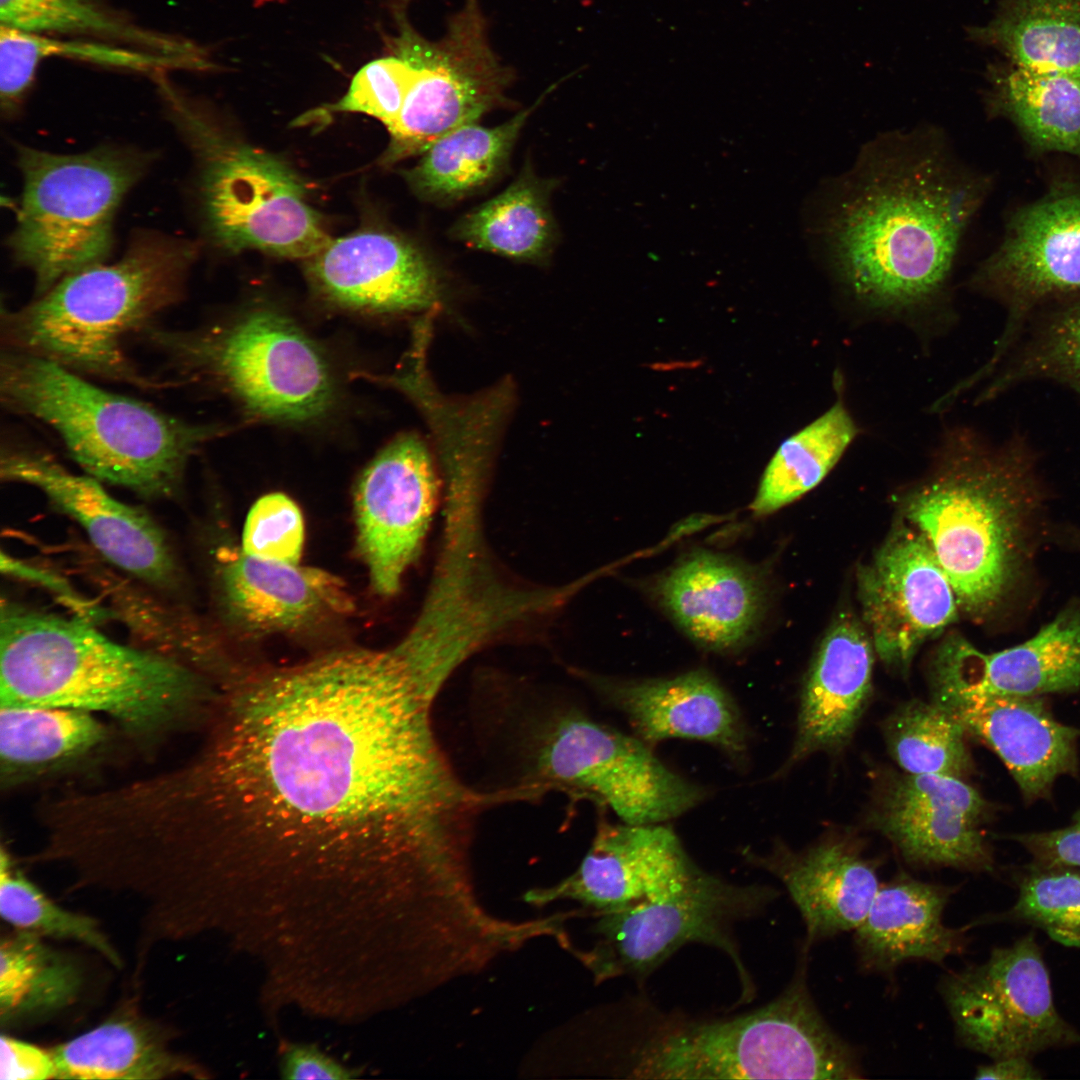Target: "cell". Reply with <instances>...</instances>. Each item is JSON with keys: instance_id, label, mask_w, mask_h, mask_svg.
<instances>
[{"instance_id": "5b68a950", "label": "cell", "mask_w": 1080, "mask_h": 1080, "mask_svg": "<svg viewBox=\"0 0 1080 1080\" xmlns=\"http://www.w3.org/2000/svg\"><path fill=\"white\" fill-rule=\"evenodd\" d=\"M196 255L191 241L139 233L115 263L66 275L30 304L3 312L2 344L83 376L159 388L136 368L124 341L182 298Z\"/></svg>"}, {"instance_id": "8992f818", "label": "cell", "mask_w": 1080, "mask_h": 1080, "mask_svg": "<svg viewBox=\"0 0 1080 1080\" xmlns=\"http://www.w3.org/2000/svg\"><path fill=\"white\" fill-rule=\"evenodd\" d=\"M0 397L8 410L52 429L86 474L151 500L175 497L190 458L222 432L7 349L0 359Z\"/></svg>"}, {"instance_id": "d4e9b609", "label": "cell", "mask_w": 1080, "mask_h": 1080, "mask_svg": "<svg viewBox=\"0 0 1080 1080\" xmlns=\"http://www.w3.org/2000/svg\"><path fill=\"white\" fill-rule=\"evenodd\" d=\"M784 886L805 925L803 945L847 931L864 920L881 885L876 864L856 842L842 837L793 851L777 845L766 855H747Z\"/></svg>"}, {"instance_id": "9c48e42d", "label": "cell", "mask_w": 1080, "mask_h": 1080, "mask_svg": "<svg viewBox=\"0 0 1080 1080\" xmlns=\"http://www.w3.org/2000/svg\"><path fill=\"white\" fill-rule=\"evenodd\" d=\"M517 785L558 790L611 809L623 823L657 824L700 804L706 791L663 764L650 746L572 707L528 715L514 731Z\"/></svg>"}, {"instance_id": "681fc988", "label": "cell", "mask_w": 1080, "mask_h": 1080, "mask_svg": "<svg viewBox=\"0 0 1080 1080\" xmlns=\"http://www.w3.org/2000/svg\"><path fill=\"white\" fill-rule=\"evenodd\" d=\"M1 569L9 575L38 583L48 590L53 591L57 598L61 599L67 606L73 608L74 611L85 620L90 621L93 618H99L101 615H104L100 614L101 609L95 608L90 602L78 595L63 577L48 569L15 559L6 555L4 552L1 554Z\"/></svg>"}, {"instance_id": "44dd1931", "label": "cell", "mask_w": 1080, "mask_h": 1080, "mask_svg": "<svg viewBox=\"0 0 1080 1080\" xmlns=\"http://www.w3.org/2000/svg\"><path fill=\"white\" fill-rule=\"evenodd\" d=\"M699 869L664 823L601 821L578 868L551 887L528 891L524 899L534 905L574 900L598 914L660 896Z\"/></svg>"}, {"instance_id": "30bf717a", "label": "cell", "mask_w": 1080, "mask_h": 1080, "mask_svg": "<svg viewBox=\"0 0 1080 1080\" xmlns=\"http://www.w3.org/2000/svg\"><path fill=\"white\" fill-rule=\"evenodd\" d=\"M150 162L144 152L111 146L77 154L17 146L23 193L8 247L33 273L37 295L108 258L116 212Z\"/></svg>"}, {"instance_id": "b9f144b4", "label": "cell", "mask_w": 1080, "mask_h": 1080, "mask_svg": "<svg viewBox=\"0 0 1080 1080\" xmlns=\"http://www.w3.org/2000/svg\"><path fill=\"white\" fill-rule=\"evenodd\" d=\"M0 914L17 930L42 938L75 941L98 952L120 967L119 952L98 921L88 915L66 910L53 902L34 883L12 868L4 849L0 858Z\"/></svg>"}, {"instance_id": "7402d4cb", "label": "cell", "mask_w": 1080, "mask_h": 1080, "mask_svg": "<svg viewBox=\"0 0 1080 1080\" xmlns=\"http://www.w3.org/2000/svg\"><path fill=\"white\" fill-rule=\"evenodd\" d=\"M214 576L223 615L249 634L306 630L354 608L339 577L322 569L260 559L241 547L217 551Z\"/></svg>"}, {"instance_id": "3957f363", "label": "cell", "mask_w": 1080, "mask_h": 1080, "mask_svg": "<svg viewBox=\"0 0 1080 1080\" xmlns=\"http://www.w3.org/2000/svg\"><path fill=\"white\" fill-rule=\"evenodd\" d=\"M216 694L205 676L118 643L83 618L2 605L0 704L101 713L147 747L204 724Z\"/></svg>"}, {"instance_id": "7a4b0ae2", "label": "cell", "mask_w": 1080, "mask_h": 1080, "mask_svg": "<svg viewBox=\"0 0 1080 1080\" xmlns=\"http://www.w3.org/2000/svg\"><path fill=\"white\" fill-rule=\"evenodd\" d=\"M983 192L937 132L875 138L833 185L824 209L821 234L833 275L871 310L927 309L945 294Z\"/></svg>"}, {"instance_id": "836d02e7", "label": "cell", "mask_w": 1080, "mask_h": 1080, "mask_svg": "<svg viewBox=\"0 0 1080 1080\" xmlns=\"http://www.w3.org/2000/svg\"><path fill=\"white\" fill-rule=\"evenodd\" d=\"M552 186L527 167L502 192L460 218L451 234L472 249L517 261H543L557 236Z\"/></svg>"}, {"instance_id": "7dc6e473", "label": "cell", "mask_w": 1080, "mask_h": 1080, "mask_svg": "<svg viewBox=\"0 0 1080 1080\" xmlns=\"http://www.w3.org/2000/svg\"><path fill=\"white\" fill-rule=\"evenodd\" d=\"M1 1080L57 1079V1065L51 1050L2 1034Z\"/></svg>"}, {"instance_id": "4316f807", "label": "cell", "mask_w": 1080, "mask_h": 1080, "mask_svg": "<svg viewBox=\"0 0 1080 1080\" xmlns=\"http://www.w3.org/2000/svg\"><path fill=\"white\" fill-rule=\"evenodd\" d=\"M654 592L695 642L713 651L742 646L766 607V590L751 568L719 553L697 550L661 576Z\"/></svg>"}, {"instance_id": "f907efd6", "label": "cell", "mask_w": 1080, "mask_h": 1080, "mask_svg": "<svg viewBox=\"0 0 1080 1080\" xmlns=\"http://www.w3.org/2000/svg\"><path fill=\"white\" fill-rule=\"evenodd\" d=\"M1032 1058L1025 1056H1011L992 1060L988 1065L979 1066L976 1070V1079L992 1080H1038L1042 1074L1031 1061Z\"/></svg>"}, {"instance_id": "4dcf8cb0", "label": "cell", "mask_w": 1080, "mask_h": 1080, "mask_svg": "<svg viewBox=\"0 0 1080 1080\" xmlns=\"http://www.w3.org/2000/svg\"><path fill=\"white\" fill-rule=\"evenodd\" d=\"M52 1052L57 1079L197 1078L203 1073L171 1048L167 1031L130 1006Z\"/></svg>"}, {"instance_id": "ab89813d", "label": "cell", "mask_w": 1080, "mask_h": 1080, "mask_svg": "<svg viewBox=\"0 0 1080 1080\" xmlns=\"http://www.w3.org/2000/svg\"><path fill=\"white\" fill-rule=\"evenodd\" d=\"M0 22L26 32L81 36L178 57L195 50L191 42L144 29L95 0H0Z\"/></svg>"}, {"instance_id": "6da1fadb", "label": "cell", "mask_w": 1080, "mask_h": 1080, "mask_svg": "<svg viewBox=\"0 0 1080 1080\" xmlns=\"http://www.w3.org/2000/svg\"><path fill=\"white\" fill-rule=\"evenodd\" d=\"M434 700L395 647L239 670L217 689L200 749L134 786L150 869L204 896L248 873L450 877L488 797L450 766Z\"/></svg>"}, {"instance_id": "9a60e30c", "label": "cell", "mask_w": 1080, "mask_h": 1080, "mask_svg": "<svg viewBox=\"0 0 1080 1080\" xmlns=\"http://www.w3.org/2000/svg\"><path fill=\"white\" fill-rule=\"evenodd\" d=\"M972 282L1007 313L991 357L974 373L985 380L1040 306L1080 293V188L1056 189L1018 212Z\"/></svg>"}, {"instance_id": "52a82bcc", "label": "cell", "mask_w": 1080, "mask_h": 1080, "mask_svg": "<svg viewBox=\"0 0 1080 1080\" xmlns=\"http://www.w3.org/2000/svg\"><path fill=\"white\" fill-rule=\"evenodd\" d=\"M808 951L776 999L743 1014L658 1015L617 1069L632 1079H862L858 1050L826 1022L809 990Z\"/></svg>"}, {"instance_id": "f546056e", "label": "cell", "mask_w": 1080, "mask_h": 1080, "mask_svg": "<svg viewBox=\"0 0 1080 1080\" xmlns=\"http://www.w3.org/2000/svg\"><path fill=\"white\" fill-rule=\"evenodd\" d=\"M111 729L92 713L61 707L1 705L0 780L16 788L96 759Z\"/></svg>"}, {"instance_id": "d590c367", "label": "cell", "mask_w": 1080, "mask_h": 1080, "mask_svg": "<svg viewBox=\"0 0 1080 1080\" xmlns=\"http://www.w3.org/2000/svg\"><path fill=\"white\" fill-rule=\"evenodd\" d=\"M23 930L1 937L0 1023L3 1028L37 1021L72 1005L83 972L69 955Z\"/></svg>"}, {"instance_id": "d6986e66", "label": "cell", "mask_w": 1080, "mask_h": 1080, "mask_svg": "<svg viewBox=\"0 0 1080 1080\" xmlns=\"http://www.w3.org/2000/svg\"><path fill=\"white\" fill-rule=\"evenodd\" d=\"M932 702L971 696L1037 697L1080 688V605L1062 610L1025 642L984 653L957 634L937 646L929 664Z\"/></svg>"}, {"instance_id": "f35d334b", "label": "cell", "mask_w": 1080, "mask_h": 1080, "mask_svg": "<svg viewBox=\"0 0 1080 1080\" xmlns=\"http://www.w3.org/2000/svg\"><path fill=\"white\" fill-rule=\"evenodd\" d=\"M986 381L981 401L1034 381L1061 384L1080 397V293L1041 319L1030 320Z\"/></svg>"}, {"instance_id": "c3c4849f", "label": "cell", "mask_w": 1080, "mask_h": 1080, "mask_svg": "<svg viewBox=\"0 0 1080 1080\" xmlns=\"http://www.w3.org/2000/svg\"><path fill=\"white\" fill-rule=\"evenodd\" d=\"M280 1070L285 1079L340 1080L355 1077L348 1069L315 1047L287 1044L281 1053Z\"/></svg>"}, {"instance_id": "1f68e13d", "label": "cell", "mask_w": 1080, "mask_h": 1080, "mask_svg": "<svg viewBox=\"0 0 1080 1080\" xmlns=\"http://www.w3.org/2000/svg\"><path fill=\"white\" fill-rule=\"evenodd\" d=\"M966 33L1017 66L1080 76V0H1000L989 22Z\"/></svg>"}, {"instance_id": "ee69618b", "label": "cell", "mask_w": 1080, "mask_h": 1080, "mask_svg": "<svg viewBox=\"0 0 1080 1080\" xmlns=\"http://www.w3.org/2000/svg\"><path fill=\"white\" fill-rule=\"evenodd\" d=\"M417 74L418 68L400 56L371 61L354 75L346 94L329 108L370 115L389 130Z\"/></svg>"}, {"instance_id": "f6af8a7d", "label": "cell", "mask_w": 1080, "mask_h": 1080, "mask_svg": "<svg viewBox=\"0 0 1080 1080\" xmlns=\"http://www.w3.org/2000/svg\"><path fill=\"white\" fill-rule=\"evenodd\" d=\"M304 544V522L297 504L274 492L250 508L243 529L242 550L254 557L298 564Z\"/></svg>"}, {"instance_id": "5bb4252c", "label": "cell", "mask_w": 1080, "mask_h": 1080, "mask_svg": "<svg viewBox=\"0 0 1080 1080\" xmlns=\"http://www.w3.org/2000/svg\"><path fill=\"white\" fill-rule=\"evenodd\" d=\"M487 26L479 0H466L439 41L404 27L398 56L416 66L418 74L388 130L390 160L422 154L446 134L506 105L513 72L492 51Z\"/></svg>"}, {"instance_id": "74e56055", "label": "cell", "mask_w": 1080, "mask_h": 1080, "mask_svg": "<svg viewBox=\"0 0 1080 1080\" xmlns=\"http://www.w3.org/2000/svg\"><path fill=\"white\" fill-rule=\"evenodd\" d=\"M836 377L835 402L785 439L768 463L751 504L755 515L770 514L815 488L857 437L859 429L844 401L842 378Z\"/></svg>"}, {"instance_id": "e575fe53", "label": "cell", "mask_w": 1080, "mask_h": 1080, "mask_svg": "<svg viewBox=\"0 0 1080 1080\" xmlns=\"http://www.w3.org/2000/svg\"><path fill=\"white\" fill-rule=\"evenodd\" d=\"M537 105L493 127L472 123L434 142L406 173L412 189L431 202L458 201L493 181L509 162L515 142Z\"/></svg>"}, {"instance_id": "ac0fdd59", "label": "cell", "mask_w": 1080, "mask_h": 1080, "mask_svg": "<svg viewBox=\"0 0 1080 1080\" xmlns=\"http://www.w3.org/2000/svg\"><path fill=\"white\" fill-rule=\"evenodd\" d=\"M437 494L431 453L415 433L392 440L362 472L354 491L356 545L378 594L399 590L421 551Z\"/></svg>"}, {"instance_id": "e0dca14e", "label": "cell", "mask_w": 1080, "mask_h": 1080, "mask_svg": "<svg viewBox=\"0 0 1080 1080\" xmlns=\"http://www.w3.org/2000/svg\"><path fill=\"white\" fill-rule=\"evenodd\" d=\"M862 622L875 653L907 673L921 646L954 623L953 587L925 537L908 522L893 529L857 574Z\"/></svg>"}, {"instance_id": "8d00e7d4", "label": "cell", "mask_w": 1080, "mask_h": 1080, "mask_svg": "<svg viewBox=\"0 0 1080 1080\" xmlns=\"http://www.w3.org/2000/svg\"><path fill=\"white\" fill-rule=\"evenodd\" d=\"M63 57L155 75L173 69H201L194 60L109 41L60 39L2 26L0 28V104L7 115L16 111L34 81L38 65Z\"/></svg>"}, {"instance_id": "d6a6232c", "label": "cell", "mask_w": 1080, "mask_h": 1080, "mask_svg": "<svg viewBox=\"0 0 1080 1080\" xmlns=\"http://www.w3.org/2000/svg\"><path fill=\"white\" fill-rule=\"evenodd\" d=\"M987 78L991 110L1012 120L1032 146L1080 157V76L1007 61L990 65Z\"/></svg>"}, {"instance_id": "484cf974", "label": "cell", "mask_w": 1080, "mask_h": 1080, "mask_svg": "<svg viewBox=\"0 0 1080 1080\" xmlns=\"http://www.w3.org/2000/svg\"><path fill=\"white\" fill-rule=\"evenodd\" d=\"M875 649L861 619L839 614L826 631L805 679L794 745L786 764L848 743L872 693Z\"/></svg>"}, {"instance_id": "7bdbcfd3", "label": "cell", "mask_w": 1080, "mask_h": 1080, "mask_svg": "<svg viewBox=\"0 0 1080 1080\" xmlns=\"http://www.w3.org/2000/svg\"><path fill=\"white\" fill-rule=\"evenodd\" d=\"M1043 930L1054 941L1080 948V871L1072 868H1034L1018 886V896L1008 911L993 918Z\"/></svg>"}, {"instance_id": "603a6c76", "label": "cell", "mask_w": 1080, "mask_h": 1080, "mask_svg": "<svg viewBox=\"0 0 1080 1080\" xmlns=\"http://www.w3.org/2000/svg\"><path fill=\"white\" fill-rule=\"evenodd\" d=\"M610 706L623 713L635 736L649 746L667 739L711 744L743 762L748 731L730 694L710 673L673 678L619 680L577 673Z\"/></svg>"}, {"instance_id": "2e32d148", "label": "cell", "mask_w": 1080, "mask_h": 1080, "mask_svg": "<svg viewBox=\"0 0 1080 1080\" xmlns=\"http://www.w3.org/2000/svg\"><path fill=\"white\" fill-rule=\"evenodd\" d=\"M0 477L40 490L115 567L160 592L181 590L182 570L163 529L145 510L111 496L101 481L25 445L2 447Z\"/></svg>"}, {"instance_id": "ba28073f", "label": "cell", "mask_w": 1080, "mask_h": 1080, "mask_svg": "<svg viewBox=\"0 0 1080 1080\" xmlns=\"http://www.w3.org/2000/svg\"><path fill=\"white\" fill-rule=\"evenodd\" d=\"M156 82L171 121L198 162L202 211L218 245L310 258L331 241L303 182L287 164L231 138L166 75Z\"/></svg>"}, {"instance_id": "f1b7e54d", "label": "cell", "mask_w": 1080, "mask_h": 1080, "mask_svg": "<svg viewBox=\"0 0 1080 1080\" xmlns=\"http://www.w3.org/2000/svg\"><path fill=\"white\" fill-rule=\"evenodd\" d=\"M955 888L899 874L881 884L861 924L854 946L864 971L888 973L908 961L942 964L964 953L969 924L948 927L943 913Z\"/></svg>"}, {"instance_id": "83f0119b", "label": "cell", "mask_w": 1080, "mask_h": 1080, "mask_svg": "<svg viewBox=\"0 0 1080 1080\" xmlns=\"http://www.w3.org/2000/svg\"><path fill=\"white\" fill-rule=\"evenodd\" d=\"M941 707L996 752L1026 799L1045 795L1076 769L1080 731L1058 722L1037 697L971 696Z\"/></svg>"}, {"instance_id": "8fae6325", "label": "cell", "mask_w": 1080, "mask_h": 1080, "mask_svg": "<svg viewBox=\"0 0 1080 1080\" xmlns=\"http://www.w3.org/2000/svg\"><path fill=\"white\" fill-rule=\"evenodd\" d=\"M154 337L183 371L213 380L258 417L307 422L333 404L334 384L322 353L276 311L255 310L201 334Z\"/></svg>"}, {"instance_id": "cb8c5ba5", "label": "cell", "mask_w": 1080, "mask_h": 1080, "mask_svg": "<svg viewBox=\"0 0 1080 1080\" xmlns=\"http://www.w3.org/2000/svg\"><path fill=\"white\" fill-rule=\"evenodd\" d=\"M308 274L329 300L376 312L434 310L437 274L410 241L381 231H362L331 241L308 258Z\"/></svg>"}, {"instance_id": "60d3db41", "label": "cell", "mask_w": 1080, "mask_h": 1080, "mask_svg": "<svg viewBox=\"0 0 1080 1080\" xmlns=\"http://www.w3.org/2000/svg\"><path fill=\"white\" fill-rule=\"evenodd\" d=\"M883 733L890 755L905 773L963 779L970 771L965 728L932 701L899 705L885 720Z\"/></svg>"}, {"instance_id": "4fadbf2b", "label": "cell", "mask_w": 1080, "mask_h": 1080, "mask_svg": "<svg viewBox=\"0 0 1080 1080\" xmlns=\"http://www.w3.org/2000/svg\"><path fill=\"white\" fill-rule=\"evenodd\" d=\"M960 1046L991 1060L1080 1045L1058 1012L1034 933L994 948L988 959L945 974L938 986Z\"/></svg>"}, {"instance_id": "ffe728a7", "label": "cell", "mask_w": 1080, "mask_h": 1080, "mask_svg": "<svg viewBox=\"0 0 1080 1080\" xmlns=\"http://www.w3.org/2000/svg\"><path fill=\"white\" fill-rule=\"evenodd\" d=\"M986 811L962 778L905 773L884 787L870 817L911 865L990 872L993 857L979 830Z\"/></svg>"}, {"instance_id": "bcb514c9", "label": "cell", "mask_w": 1080, "mask_h": 1080, "mask_svg": "<svg viewBox=\"0 0 1080 1080\" xmlns=\"http://www.w3.org/2000/svg\"><path fill=\"white\" fill-rule=\"evenodd\" d=\"M1014 838L1033 856L1035 868L1080 869V811L1064 828L1019 834Z\"/></svg>"}, {"instance_id": "277c9868", "label": "cell", "mask_w": 1080, "mask_h": 1080, "mask_svg": "<svg viewBox=\"0 0 1080 1080\" xmlns=\"http://www.w3.org/2000/svg\"><path fill=\"white\" fill-rule=\"evenodd\" d=\"M1039 496L1037 455L1023 435L1000 444L966 428L945 435L932 473L904 497L903 510L930 545L960 611L983 617L1007 596Z\"/></svg>"}, {"instance_id": "7c38bea8", "label": "cell", "mask_w": 1080, "mask_h": 1080, "mask_svg": "<svg viewBox=\"0 0 1080 1080\" xmlns=\"http://www.w3.org/2000/svg\"><path fill=\"white\" fill-rule=\"evenodd\" d=\"M778 892L769 886L730 883L699 869L681 886L660 896L595 914L598 940L582 956L598 981L629 976L647 978L689 944L725 953L736 968L741 1002L754 984L740 954L736 927L764 911Z\"/></svg>"}]
</instances>
